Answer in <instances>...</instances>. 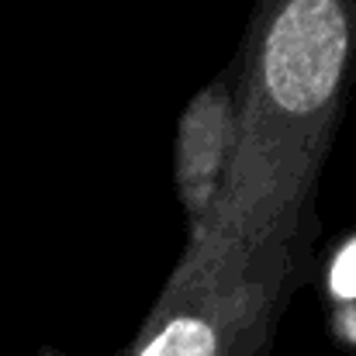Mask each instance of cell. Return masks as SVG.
Instances as JSON below:
<instances>
[{"label": "cell", "mask_w": 356, "mask_h": 356, "mask_svg": "<svg viewBox=\"0 0 356 356\" xmlns=\"http://www.w3.org/2000/svg\"><path fill=\"white\" fill-rule=\"evenodd\" d=\"M329 284H332V294L336 298L356 301V238L336 256L332 273H329Z\"/></svg>", "instance_id": "cell-3"}, {"label": "cell", "mask_w": 356, "mask_h": 356, "mask_svg": "<svg viewBox=\"0 0 356 356\" xmlns=\"http://www.w3.org/2000/svg\"><path fill=\"white\" fill-rule=\"evenodd\" d=\"M218 332L211 322L197 315H177L170 318L135 356H218Z\"/></svg>", "instance_id": "cell-2"}, {"label": "cell", "mask_w": 356, "mask_h": 356, "mask_svg": "<svg viewBox=\"0 0 356 356\" xmlns=\"http://www.w3.org/2000/svg\"><path fill=\"white\" fill-rule=\"evenodd\" d=\"M346 42L350 31L339 0H287L263 49L270 97L291 115L318 111L339 83Z\"/></svg>", "instance_id": "cell-1"}]
</instances>
